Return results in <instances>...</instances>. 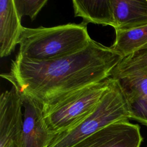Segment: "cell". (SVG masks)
<instances>
[{
  "label": "cell",
  "instance_id": "1",
  "mask_svg": "<svg viewBox=\"0 0 147 147\" xmlns=\"http://www.w3.org/2000/svg\"><path fill=\"white\" fill-rule=\"evenodd\" d=\"M122 59L92 39L84 48L52 60L36 61L16 56L10 72L1 76L44 106L110 78Z\"/></svg>",
  "mask_w": 147,
  "mask_h": 147
},
{
  "label": "cell",
  "instance_id": "2",
  "mask_svg": "<svg viewBox=\"0 0 147 147\" xmlns=\"http://www.w3.org/2000/svg\"><path fill=\"white\" fill-rule=\"evenodd\" d=\"M87 25L81 22L52 27L23 26L17 56L42 61L75 53L84 48L92 40Z\"/></svg>",
  "mask_w": 147,
  "mask_h": 147
},
{
  "label": "cell",
  "instance_id": "3",
  "mask_svg": "<svg viewBox=\"0 0 147 147\" xmlns=\"http://www.w3.org/2000/svg\"><path fill=\"white\" fill-rule=\"evenodd\" d=\"M129 118V105L120 82L111 78L109 88L94 110L72 128L56 135L48 147H71L102 128Z\"/></svg>",
  "mask_w": 147,
  "mask_h": 147
},
{
  "label": "cell",
  "instance_id": "4",
  "mask_svg": "<svg viewBox=\"0 0 147 147\" xmlns=\"http://www.w3.org/2000/svg\"><path fill=\"white\" fill-rule=\"evenodd\" d=\"M111 78L82 88L57 102L42 106L50 131L55 136L74 127L95 107L109 87Z\"/></svg>",
  "mask_w": 147,
  "mask_h": 147
},
{
  "label": "cell",
  "instance_id": "5",
  "mask_svg": "<svg viewBox=\"0 0 147 147\" xmlns=\"http://www.w3.org/2000/svg\"><path fill=\"white\" fill-rule=\"evenodd\" d=\"M21 95L13 86L0 95V147H22L23 125Z\"/></svg>",
  "mask_w": 147,
  "mask_h": 147
},
{
  "label": "cell",
  "instance_id": "6",
  "mask_svg": "<svg viewBox=\"0 0 147 147\" xmlns=\"http://www.w3.org/2000/svg\"><path fill=\"white\" fill-rule=\"evenodd\" d=\"M140 126L129 120L111 123L71 147H140Z\"/></svg>",
  "mask_w": 147,
  "mask_h": 147
},
{
  "label": "cell",
  "instance_id": "7",
  "mask_svg": "<svg viewBox=\"0 0 147 147\" xmlns=\"http://www.w3.org/2000/svg\"><path fill=\"white\" fill-rule=\"evenodd\" d=\"M18 92L24 108L22 147H48L55 135L47 125L42 105L30 96Z\"/></svg>",
  "mask_w": 147,
  "mask_h": 147
},
{
  "label": "cell",
  "instance_id": "8",
  "mask_svg": "<svg viewBox=\"0 0 147 147\" xmlns=\"http://www.w3.org/2000/svg\"><path fill=\"white\" fill-rule=\"evenodd\" d=\"M13 0L0 1V56H7L18 44L23 26Z\"/></svg>",
  "mask_w": 147,
  "mask_h": 147
},
{
  "label": "cell",
  "instance_id": "9",
  "mask_svg": "<svg viewBox=\"0 0 147 147\" xmlns=\"http://www.w3.org/2000/svg\"><path fill=\"white\" fill-rule=\"evenodd\" d=\"M111 3L115 30L147 25V0H111Z\"/></svg>",
  "mask_w": 147,
  "mask_h": 147
},
{
  "label": "cell",
  "instance_id": "10",
  "mask_svg": "<svg viewBox=\"0 0 147 147\" xmlns=\"http://www.w3.org/2000/svg\"><path fill=\"white\" fill-rule=\"evenodd\" d=\"M72 2L75 17H82L84 24L92 23L114 28L111 0H74Z\"/></svg>",
  "mask_w": 147,
  "mask_h": 147
},
{
  "label": "cell",
  "instance_id": "11",
  "mask_svg": "<svg viewBox=\"0 0 147 147\" xmlns=\"http://www.w3.org/2000/svg\"><path fill=\"white\" fill-rule=\"evenodd\" d=\"M115 31V39L109 48L122 58L134 53L147 44V25Z\"/></svg>",
  "mask_w": 147,
  "mask_h": 147
},
{
  "label": "cell",
  "instance_id": "12",
  "mask_svg": "<svg viewBox=\"0 0 147 147\" xmlns=\"http://www.w3.org/2000/svg\"><path fill=\"white\" fill-rule=\"evenodd\" d=\"M147 77V44L134 53L122 58L111 72V78L132 79Z\"/></svg>",
  "mask_w": 147,
  "mask_h": 147
},
{
  "label": "cell",
  "instance_id": "13",
  "mask_svg": "<svg viewBox=\"0 0 147 147\" xmlns=\"http://www.w3.org/2000/svg\"><path fill=\"white\" fill-rule=\"evenodd\" d=\"M119 81L127 100L147 96V77Z\"/></svg>",
  "mask_w": 147,
  "mask_h": 147
},
{
  "label": "cell",
  "instance_id": "14",
  "mask_svg": "<svg viewBox=\"0 0 147 147\" xmlns=\"http://www.w3.org/2000/svg\"><path fill=\"white\" fill-rule=\"evenodd\" d=\"M17 12L21 19L28 16L32 21L34 20L42 7L46 5L47 0H13Z\"/></svg>",
  "mask_w": 147,
  "mask_h": 147
},
{
  "label": "cell",
  "instance_id": "15",
  "mask_svg": "<svg viewBox=\"0 0 147 147\" xmlns=\"http://www.w3.org/2000/svg\"><path fill=\"white\" fill-rule=\"evenodd\" d=\"M130 109V119L147 126V96L137 97L127 100Z\"/></svg>",
  "mask_w": 147,
  "mask_h": 147
}]
</instances>
